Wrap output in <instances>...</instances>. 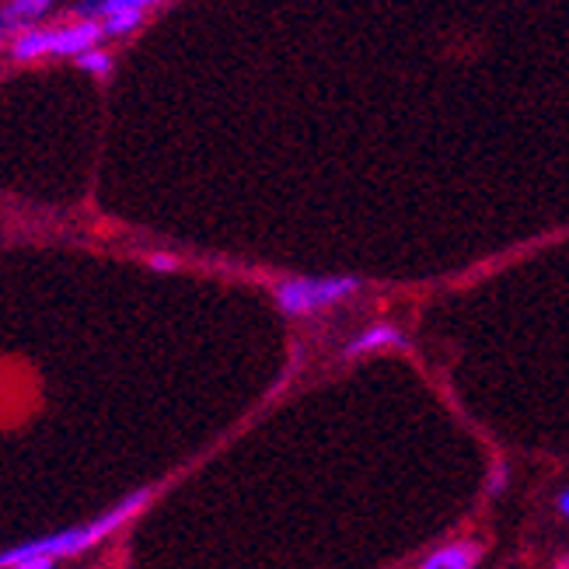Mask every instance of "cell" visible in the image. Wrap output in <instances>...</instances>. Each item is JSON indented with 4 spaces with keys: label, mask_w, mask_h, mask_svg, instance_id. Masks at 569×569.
<instances>
[{
    "label": "cell",
    "mask_w": 569,
    "mask_h": 569,
    "mask_svg": "<svg viewBox=\"0 0 569 569\" xmlns=\"http://www.w3.org/2000/svg\"><path fill=\"white\" fill-rule=\"evenodd\" d=\"M154 492L151 489H137L130 497H122L116 507H109L106 513H98L94 521H84V525H73V528H63V531H53V535H42V538H32V541H18L11 549H0V569H14L29 559H73L88 549H94L98 541H106L109 535H116L122 525H130L133 517L151 503Z\"/></svg>",
    "instance_id": "6da1fadb"
},
{
    "label": "cell",
    "mask_w": 569,
    "mask_h": 569,
    "mask_svg": "<svg viewBox=\"0 0 569 569\" xmlns=\"http://www.w3.org/2000/svg\"><path fill=\"white\" fill-rule=\"evenodd\" d=\"M357 287V277H293L277 283V305L290 318H305L346 301Z\"/></svg>",
    "instance_id": "7a4b0ae2"
},
{
    "label": "cell",
    "mask_w": 569,
    "mask_h": 569,
    "mask_svg": "<svg viewBox=\"0 0 569 569\" xmlns=\"http://www.w3.org/2000/svg\"><path fill=\"white\" fill-rule=\"evenodd\" d=\"M106 36L102 21H81V24H67L60 32H42V29H29L21 32L11 46V53L18 60H36L42 53L53 57H84L98 46V39Z\"/></svg>",
    "instance_id": "3957f363"
},
{
    "label": "cell",
    "mask_w": 569,
    "mask_h": 569,
    "mask_svg": "<svg viewBox=\"0 0 569 569\" xmlns=\"http://www.w3.org/2000/svg\"><path fill=\"white\" fill-rule=\"evenodd\" d=\"M479 559H482L479 541H451V546L430 552L419 562V569H476Z\"/></svg>",
    "instance_id": "277c9868"
},
{
    "label": "cell",
    "mask_w": 569,
    "mask_h": 569,
    "mask_svg": "<svg viewBox=\"0 0 569 569\" xmlns=\"http://www.w3.org/2000/svg\"><path fill=\"white\" fill-rule=\"evenodd\" d=\"M406 332L388 326V321H381V326H370L367 332H360L350 346H346V357H360V353H375V350H388V346H406Z\"/></svg>",
    "instance_id": "5b68a950"
},
{
    "label": "cell",
    "mask_w": 569,
    "mask_h": 569,
    "mask_svg": "<svg viewBox=\"0 0 569 569\" xmlns=\"http://www.w3.org/2000/svg\"><path fill=\"white\" fill-rule=\"evenodd\" d=\"M154 4H161V0H81L78 4V14L84 18V21H91V18H112V14H122V11H147V8H154Z\"/></svg>",
    "instance_id": "8992f818"
},
{
    "label": "cell",
    "mask_w": 569,
    "mask_h": 569,
    "mask_svg": "<svg viewBox=\"0 0 569 569\" xmlns=\"http://www.w3.org/2000/svg\"><path fill=\"white\" fill-rule=\"evenodd\" d=\"M53 0H14V4L0 14V24H11V29H21V24H29V21H36Z\"/></svg>",
    "instance_id": "52a82bcc"
},
{
    "label": "cell",
    "mask_w": 569,
    "mask_h": 569,
    "mask_svg": "<svg viewBox=\"0 0 569 569\" xmlns=\"http://www.w3.org/2000/svg\"><path fill=\"white\" fill-rule=\"evenodd\" d=\"M140 21H143V14H140V11H122V14L106 18V21H102V29H106V36H127V32H133V29H137Z\"/></svg>",
    "instance_id": "ba28073f"
},
{
    "label": "cell",
    "mask_w": 569,
    "mask_h": 569,
    "mask_svg": "<svg viewBox=\"0 0 569 569\" xmlns=\"http://www.w3.org/2000/svg\"><path fill=\"white\" fill-rule=\"evenodd\" d=\"M78 63H81V70L94 73V78H106V73L112 70V57L109 53H98V49H91V53L78 57Z\"/></svg>",
    "instance_id": "9c48e42d"
},
{
    "label": "cell",
    "mask_w": 569,
    "mask_h": 569,
    "mask_svg": "<svg viewBox=\"0 0 569 569\" xmlns=\"http://www.w3.org/2000/svg\"><path fill=\"white\" fill-rule=\"evenodd\" d=\"M147 266L158 269V273H176V269H179V259H176V256H164V252H158V256L147 259Z\"/></svg>",
    "instance_id": "30bf717a"
},
{
    "label": "cell",
    "mask_w": 569,
    "mask_h": 569,
    "mask_svg": "<svg viewBox=\"0 0 569 569\" xmlns=\"http://www.w3.org/2000/svg\"><path fill=\"white\" fill-rule=\"evenodd\" d=\"M503 486H507V465H497V468H492V482H489V492H492V497H500Z\"/></svg>",
    "instance_id": "8fae6325"
},
{
    "label": "cell",
    "mask_w": 569,
    "mask_h": 569,
    "mask_svg": "<svg viewBox=\"0 0 569 569\" xmlns=\"http://www.w3.org/2000/svg\"><path fill=\"white\" fill-rule=\"evenodd\" d=\"M14 569H57V562L53 559H29V562H21Z\"/></svg>",
    "instance_id": "7c38bea8"
},
{
    "label": "cell",
    "mask_w": 569,
    "mask_h": 569,
    "mask_svg": "<svg viewBox=\"0 0 569 569\" xmlns=\"http://www.w3.org/2000/svg\"><path fill=\"white\" fill-rule=\"evenodd\" d=\"M556 507H559V513H562V517H569V489H566V492H559Z\"/></svg>",
    "instance_id": "4fadbf2b"
},
{
    "label": "cell",
    "mask_w": 569,
    "mask_h": 569,
    "mask_svg": "<svg viewBox=\"0 0 569 569\" xmlns=\"http://www.w3.org/2000/svg\"><path fill=\"white\" fill-rule=\"evenodd\" d=\"M559 569H569V562H559Z\"/></svg>",
    "instance_id": "5bb4252c"
}]
</instances>
